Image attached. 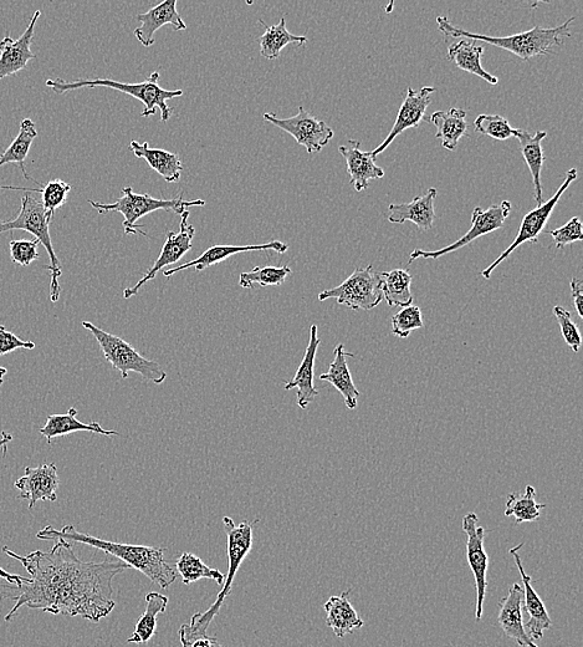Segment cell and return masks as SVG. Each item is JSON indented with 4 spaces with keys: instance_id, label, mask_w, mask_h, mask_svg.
<instances>
[{
    "instance_id": "6da1fadb",
    "label": "cell",
    "mask_w": 583,
    "mask_h": 647,
    "mask_svg": "<svg viewBox=\"0 0 583 647\" xmlns=\"http://www.w3.org/2000/svg\"><path fill=\"white\" fill-rule=\"evenodd\" d=\"M54 542L49 552L35 550L28 555L3 547V552L22 563L29 573L20 587L0 584V598L15 601L5 615L7 623L23 606L53 615L80 616L91 623H99L114 611L112 582L130 569L129 565L109 558L99 563L83 562L76 557L73 544L64 539Z\"/></svg>"
},
{
    "instance_id": "7a4b0ae2",
    "label": "cell",
    "mask_w": 583,
    "mask_h": 647,
    "mask_svg": "<svg viewBox=\"0 0 583 647\" xmlns=\"http://www.w3.org/2000/svg\"><path fill=\"white\" fill-rule=\"evenodd\" d=\"M40 540L64 539L69 543L90 545L92 548L102 550L107 555L119 558L121 562L129 565L146 575L151 582L168 589L177 579V570L165 558V550L161 548L145 547V545L107 542L89 534L76 531L74 526H65L61 531H56L51 526L45 527L37 534Z\"/></svg>"
},
{
    "instance_id": "3957f363",
    "label": "cell",
    "mask_w": 583,
    "mask_h": 647,
    "mask_svg": "<svg viewBox=\"0 0 583 647\" xmlns=\"http://www.w3.org/2000/svg\"><path fill=\"white\" fill-rule=\"evenodd\" d=\"M575 20V17L570 18L556 28L535 27L528 32L509 35V37H489V35L468 32V30L454 27L447 17H438L437 24L439 30L446 37L484 42L506 50L521 60L528 61L534 56L550 54L554 52V49L564 44L565 39L571 37L570 27Z\"/></svg>"
},
{
    "instance_id": "277c9868",
    "label": "cell",
    "mask_w": 583,
    "mask_h": 647,
    "mask_svg": "<svg viewBox=\"0 0 583 647\" xmlns=\"http://www.w3.org/2000/svg\"><path fill=\"white\" fill-rule=\"evenodd\" d=\"M259 519H255L253 523L243 521L242 523H234L230 517L223 518V526L225 533L228 537V573L225 574L222 592L218 594L217 600L206 611L197 613L192 616L191 624H184L180 629V640L187 641L199 638V636L207 635L209 625L221 611L225 599L228 598L232 592L234 578L237 575L240 565L247 558L253 547V529Z\"/></svg>"
},
{
    "instance_id": "5b68a950",
    "label": "cell",
    "mask_w": 583,
    "mask_h": 647,
    "mask_svg": "<svg viewBox=\"0 0 583 647\" xmlns=\"http://www.w3.org/2000/svg\"><path fill=\"white\" fill-rule=\"evenodd\" d=\"M158 80H160V73L155 71L145 81L138 84L121 83V81L112 79H80L75 81L49 79L46 80V86L59 95L84 88H109L120 91V93L140 100L145 105L141 116L150 117L156 115V109L158 108L161 110L162 120L167 122L173 114V109L168 105L167 101L181 98L183 91L163 89L158 84Z\"/></svg>"
},
{
    "instance_id": "8992f818",
    "label": "cell",
    "mask_w": 583,
    "mask_h": 647,
    "mask_svg": "<svg viewBox=\"0 0 583 647\" xmlns=\"http://www.w3.org/2000/svg\"><path fill=\"white\" fill-rule=\"evenodd\" d=\"M124 196L116 200L114 203H100L89 201L90 205L101 215L109 212L121 213L125 221L122 223L126 236H147L143 231V226L137 224L138 219L150 215V213L157 211H167L182 215L184 211H188L191 207L206 206L204 200H183V195L173 198V200H160V198H153L148 193L145 195H138L132 190V187L122 188Z\"/></svg>"
},
{
    "instance_id": "52a82bcc",
    "label": "cell",
    "mask_w": 583,
    "mask_h": 647,
    "mask_svg": "<svg viewBox=\"0 0 583 647\" xmlns=\"http://www.w3.org/2000/svg\"><path fill=\"white\" fill-rule=\"evenodd\" d=\"M53 221L48 213L44 210L42 200L35 197L33 192H27L22 198V207L17 218L4 221L0 219V234L9 231H25L32 233L43 244L46 253H48L50 264L46 267L50 270V300L53 303L58 302L60 298L59 278L63 274V268L58 256L54 251L53 242L50 237V222Z\"/></svg>"
},
{
    "instance_id": "ba28073f",
    "label": "cell",
    "mask_w": 583,
    "mask_h": 647,
    "mask_svg": "<svg viewBox=\"0 0 583 647\" xmlns=\"http://www.w3.org/2000/svg\"><path fill=\"white\" fill-rule=\"evenodd\" d=\"M86 330L95 336L105 359L119 370L122 379L129 378L130 373H137L153 384L161 385L167 379V373L156 361L148 360L138 353L131 344L114 334L107 333L90 322H83Z\"/></svg>"
},
{
    "instance_id": "9c48e42d",
    "label": "cell",
    "mask_w": 583,
    "mask_h": 647,
    "mask_svg": "<svg viewBox=\"0 0 583 647\" xmlns=\"http://www.w3.org/2000/svg\"><path fill=\"white\" fill-rule=\"evenodd\" d=\"M336 299L341 305L352 310H372L383 300L380 272L372 266L357 268L339 287L324 290L319 294L320 302Z\"/></svg>"
},
{
    "instance_id": "30bf717a",
    "label": "cell",
    "mask_w": 583,
    "mask_h": 647,
    "mask_svg": "<svg viewBox=\"0 0 583 647\" xmlns=\"http://www.w3.org/2000/svg\"><path fill=\"white\" fill-rule=\"evenodd\" d=\"M513 205L510 201H503L499 205H493L488 210H483L482 207H477L472 213V227L464 234L462 238L457 239L448 247L436 249V251H423V249H414L409 256L408 264H412L416 259H439L446 254L459 251L464 247L469 246L479 237L487 236L489 233L498 231L503 228L506 218L510 216Z\"/></svg>"
},
{
    "instance_id": "8fae6325",
    "label": "cell",
    "mask_w": 583,
    "mask_h": 647,
    "mask_svg": "<svg viewBox=\"0 0 583 647\" xmlns=\"http://www.w3.org/2000/svg\"><path fill=\"white\" fill-rule=\"evenodd\" d=\"M577 177H579V172H577L576 168H571V170L566 173L565 181L562 183L555 195L552 196L549 201L542 203L540 207L535 208V210L529 212L528 215L523 218V221H521L520 224L518 236H516L514 242L511 243L508 249H505L498 259H495L487 269L483 270L482 277L484 279H490L495 268L498 267L500 263H503L505 259H508L510 254L513 253L515 249H518L521 244L539 242V236L542 231H544L547 222H549L551 213L554 212L562 195H564L567 188L577 180Z\"/></svg>"
},
{
    "instance_id": "7c38bea8",
    "label": "cell",
    "mask_w": 583,
    "mask_h": 647,
    "mask_svg": "<svg viewBox=\"0 0 583 647\" xmlns=\"http://www.w3.org/2000/svg\"><path fill=\"white\" fill-rule=\"evenodd\" d=\"M298 110V114L289 119H280L274 112H267L263 116L264 121L288 132L299 145L305 147L308 154H317L334 139L335 132L325 121L311 115L303 106H299Z\"/></svg>"
},
{
    "instance_id": "4fadbf2b",
    "label": "cell",
    "mask_w": 583,
    "mask_h": 647,
    "mask_svg": "<svg viewBox=\"0 0 583 647\" xmlns=\"http://www.w3.org/2000/svg\"><path fill=\"white\" fill-rule=\"evenodd\" d=\"M463 531L468 536L467 558L477 587V608L475 618L482 620L485 595L488 588L489 555L484 547L485 528L479 526V518L475 513H468L463 518Z\"/></svg>"
},
{
    "instance_id": "5bb4252c",
    "label": "cell",
    "mask_w": 583,
    "mask_h": 647,
    "mask_svg": "<svg viewBox=\"0 0 583 647\" xmlns=\"http://www.w3.org/2000/svg\"><path fill=\"white\" fill-rule=\"evenodd\" d=\"M188 218L189 211H184L181 215L180 232H168L160 257L156 259L155 264H153L152 268L143 275L142 279H140V282H138L135 287L126 288L124 290L125 299L135 297V295L140 292L143 285L156 278L158 272H161L162 269H165L168 266H172V264L180 262L181 259L191 251L196 229H194L192 224L188 223Z\"/></svg>"
},
{
    "instance_id": "9a60e30c",
    "label": "cell",
    "mask_w": 583,
    "mask_h": 647,
    "mask_svg": "<svg viewBox=\"0 0 583 647\" xmlns=\"http://www.w3.org/2000/svg\"><path fill=\"white\" fill-rule=\"evenodd\" d=\"M433 93H436V89L433 86H424V88L418 91L412 88L407 89V96L403 101L400 112H398L395 125H393L386 140L376 150L372 151L373 156L377 157L382 154L402 132L408 129H417L423 121L424 115H426L428 106L432 103L431 96Z\"/></svg>"
},
{
    "instance_id": "2e32d148",
    "label": "cell",
    "mask_w": 583,
    "mask_h": 647,
    "mask_svg": "<svg viewBox=\"0 0 583 647\" xmlns=\"http://www.w3.org/2000/svg\"><path fill=\"white\" fill-rule=\"evenodd\" d=\"M60 480L58 467L55 463H46L38 468H25V475L15 481V488L19 489V498L28 499L29 509H33L40 501L55 502L58 499Z\"/></svg>"
},
{
    "instance_id": "e0dca14e",
    "label": "cell",
    "mask_w": 583,
    "mask_h": 647,
    "mask_svg": "<svg viewBox=\"0 0 583 647\" xmlns=\"http://www.w3.org/2000/svg\"><path fill=\"white\" fill-rule=\"evenodd\" d=\"M40 17L42 12L37 10L22 37L19 39L5 37L0 42V80L18 74L19 71L27 68L30 60L37 58V55L32 52V44L35 25Z\"/></svg>"
},
{
    "instance_id": "ac0fdd59",
    "label": "cell",
    "mask_w": 583,
    "mask_h": 647,
    "mask_svg": "<svg viewBox=\"0 0 583 647\" xmlns=\"http://www.w3.org/2000/svg\"><path fill=\"white\" fill-rule=\"evenodd\" d=\"M524 590L511 585L509 594L500 600L498 623L504 634L521 647H539L530 639L523 621Z\"/></svg>"
},
{
    "instance_id": "d6986e66",
    "label": "cell",
    "mask_w": 583,
    "mask_h": 647,
    "mask_svg": "<svg viewBox=\"0 0 583 647\" xmlns=\"http://www.w3.org/2000/svg\"><path fill=\"white\" fill-rule=\"evenodd\" d=\"M339 151L346 161L347 173L356 192L367 190L372 180L385 177L386 172L376 165V157L372 155V151H362L359 141L349 140L346 145L339 147Z\"/></svg>"
},
{
    "instance_id": "ffe728a7",
    "label": "cell",
    "mask_w": 583,
    "mask_h": 647,
    "mask_svg": "<svg viewBox=\"0 0 583 647\" xmlns=\"http://www.w3.org/2000/svg\"><path fill=\"white\" fill-rule=\"evenodd\" d=\"M137 20L141 25L135 29L134 34L145 48L156 43L155 33L165 25H171L176 32L187 29V24L178 13L177 0H165L147 13L138 14Z\"/></svg>"
},
{
    "instance_id": "44dd1931",
    "label": "cell",
    "mask_w": 583,
    "mask_h": 647,
    "mask_svg": "<svg viewBox=\"0 0 583 647\" xmlns=\"http://www.w3.org/2000/svg\"><path fill=\"white\" fill-rule=\"evenodd\" d=\"M289 246L286 243L280 241H273L265 244H249V246H213L208 248L206 252L194 259V261L184 263L182 266L176 268H171L165 270L163 275L166 278H171L172 275H175L178 272L186 269H194L197 272H202V270L207 269L216 264L227 261L229 257L235 256V254L245 253V252H255V251H274L279 254H284L288 252Z\"/></svg>"
},
{
    "instance_id": "7402d4cb",
    "label": "cell",
    "mask_w": 583,
    "mask_h": 647,
    "mask_svg": "<svg viewBox=\"0 0 583 647\" xmlns=\"http://www.w3.org/2000/svg\"><path fill=\"white\" fill-rule=\"evenodd\" d=\"M523 545L520 544L518 547L511 548L510 554L513 555L516 567H518L521 579H523L524 608L526 613L530 615L528 623L524 625L525 629H528L531 640H540L545 631L551 629L552 620L549 613H547L544 601L541 600L540 595L536 593L533 584H531V577L524 570V565L519 555V550Z\"/></svg>"
},
{
    "instance_id": "603a6c76",
    "label": "cell",
    "mask_w": 583,
    "mask_h": 647,
    "mask_svg": "<svg viewBox=\"0 0 583 647\" xmlns=\"http://www.w3.org/2000/svg\"><path fill=\"white\" fill-rule=\"evenodd\" d=\"M320 344L319 329H317V325H313L310 328V340L304 359L301 361L293 380L285 385L286 391L298 389V405L303 410L308 409L315 397L319 396V391L316 390L314 385V371L317 349H319Z\"/></svg>"
},
{
    "instance_id": "cb8c5ba5",
    "label": "cell",
    "mask_w": 583,
    "mask_h": 647,
    "mask_svg": "<svg viewBox=\"0 0 583 647\" xmlns=\"http://www.w3.org/2000/svg\"><path fill=\"white\" fill-rule=\"evenodd\" d=\"M437 196V188H431L426 195L413 198L412 202L402 203V205L393 203L388 207V221L396 224L412 222L421 231H429L433 227L434 219H436L434 201H436Z\"/></svg>"
},
{
    "instance_id": "d4e9b609",
    "label": "cell",
    "mask_w": 583,
    "mask_h": 647,
    "mask_svg": "<svg viewBox=\"0 0 583 647\" xmlns=\"http://www.w3.org/2000/svg\"><path fill=\"white\" fill-rule=\"evenodd\" d=\"M130 151L137 159L145 160L153 171H156L167 183L180 182L183 163L180 156L173 152L153 149L148 142L131 141Z\"/></svg>"
},
{
    "instance_id": "484cf974",
    "label": "cell",
    "mask_w": 583,
    "mask_h": 647,
    "mask_svg": "<svg viewBox=\"0 0 583 647\" xmlns=\"http://www.w3.org/2000/svg\"><path fill=\"white\" fill-rule=\"evenodd\" d=\"M350 593L351 590H347V592L341 595L331 596L324 605L326 624L334 631V634L339 639L345 638L346 635L361 629L363 624H365L361 616L357 614L354 606L350 603Z\"/></svg>"
},
{
    "instance_id": "4316f807",
    "label": "cell",
    "mask_w": 583,
    "mask_h": 647,
    "mask_svg": "<svg viewBox=\"0 0 583 647\" xmlns=\"http://www.w3.org/2000/svg\"><path fill=\"white\" fill-rule=\"evenodd\" d=\"M349 356L350 358H354V355L346 353L344 345H337L335 348V359L330 364L329 371L326 374L320 375V380L330 382L344 396L347 409L355 410L357 400H359L361 394L357 390L354 380H352L349 364H347V358Z\"/></svg>"
},
{
    "instance_id": "83f0119b",
    "label": "cell",
    "mask_w": 583,
    "mask_h": 647,
    "mask_svg": "<svg viewBox=\"0 0 583 647\" xmlns=\"http://www.w3.org/2000/svg\"><path fill=\"white\" fill-rule=\"evenodd\" d=\"M515 137L520 142L521 154H523L531 177H533L534 196L538 207H540L544 203V197H542L541 171L546 160L541 144L546 139L547 132L538 131L535 135H531L526 130L516 129Z\"/></svg>"
},
{
    "instance_id": "f1b7e54d",
    "label": "cell",
    "mask_w": 583,
    "mask_h": 647,
    "mask_svg": "<svg viewBox=\"0 0 583 647\" xmlns=\"http://www.w3.org/2000/svg\"><path fill=\"white\" fill-rule=\"evenodd\" d=\"M431 124L437 127L436 137L441 140L443 149L454 151L460 139L467 135V111L452 108L448 111H436L429 116Z\"/></svg>"
},
{
    "instance_id": "f546056e",
    "label": "cell",
    "mask_w": 583,
    "mask_h": 647,
    "mask_svg": "<svg viewBox=\"0 0 583 647\" xmlns=\"http://www.w3.org/2000/svg\"><path fill=\"white\" fill-rule=\"evenodd\" d=\"M78 416V410L75 407L69 409L68 414L64 415H50L43 429H40V435H43L48 441L49 445L53 438L70 435L74 432H91L97 433V435H104L106 437L120 436L119 432L112 430H105L99 422H90V424H84L76 419Z\"/></svg>"
},
{
    "instance_id": "4dcf8cb0",
    "label": "cell",
    "mask_w": 583,
    "mask_h": 647,
    "mask_svg": "<svg viewBox=\"0 0 583 647\" xmlns=\"http://www.w3.org/2000/svg\"><path fill=\"white\" fill-rule=\"evenodd\" d=\"M485 49L479 47L477 42L468 39H460L459 42L453 43L448 49V58L453 61L459 69L467 71V73L477 75L480 79L487 81L492 85H498L499 79L496 76L489 74L484 70L482 65V58Z\"/></svg>"
},
{
    "instance_id": "1f68e13d",
    "label": "cell",
    "mask_w": 583,
    "mask_h": 647,
    "mask_svg": "<svg viewBox=\"0 0 583 647\" xmlns=\"http://www.w3.org/2000/svg\"><path fill=\"white\" fill-rule=\"evenodd\" d=\"M38 131L37 126H35L34 121L30 119H24L20 122L19 134L13 140L12 144L4 151V154L0 156V167L8 165V163H15L22 171L23 176L27 180L33 181L35 185L42 187V183L35 181L32 176H29L27 170H25L24 162L27 160L30 149L35 139H37Z\"/></svg>"
},
{
    "instance_id": "d6a6232c",
    "label": "cell",
    "mask_w": 583,
    "mask_h": 647,
    "mask_svg": "<svg viewBox=\"0 0 583 647\" xmlns=\"http://www.w3.org/2000/svg\"><path fill=\"white\" fill-rule=\"evenodd\" d=\"M383 300L390 307L407 308L413 304L411 292L412 275L404 269H393L391 272H380Z\"/></svg>"
},
{
    "instance_id": "836d02e7",
    "label": "cell",
    "mask_w": 583,
    "mask_h": 647,
    "mask_svg": "<svg viewBox=\"0 0 583 647\" xmlns=\"http://www.w3.org/2000/svg\"><path fill=\"white\" fill-rule=\"evenodd\" d=\"M260 24L265 27L264 34L259 38L260 54L267 60L278 59L281 50L288 47L289 44L304 45L308 42V38L304 35H294L289 32L286 28L285 18H281L279 24L271 25V27L263 20H260Z\"/></svg>"
},
{
    "instance_id": "e575fe53",
    "label": "cell",
    "mask_w": 583,
    "mask_h": 647,
    "mask_svg": "<svg viewBox=\"0 0 583 647\" xmlns=\"http://www.w3.org/2000/svg\"><path fill=\"white\" fill-rule=\"evenodd\" d=\"M168 598L157 592L146 596V610L136 624L134 634L127 639L129 644H146L156 634L158 615L166 613Z\"/></svg>"
},
{
    "instance_id": "d590c367",
    "label": "cell",
    "mask_w": 583,
    "mask_h": 647,
    "mask_svg": "<svg viewBox=\"0 0 583 647\" xmlns=\"http://www.w3.org/2000/svg\"><path fill=\"white\" fill-rule=\"evenodd\" d=\"M542 508H546V504L536 503L535 488L528 486L523 494H509L505 506V516L514 517L516 524L534 522L540 518Z\"/></svg>"
},
{
    "instance_id": "8d00e7d4",
    "label": "cell",
    "mask_w": 583,
    "mask_h": 647,
    "mask_svg": "<svg viewBox=\"0 0 583 647\" xmlns=\"http://www.w3.org/2000/svg\"><path fill=\"white\" fill-rule=\"evenodd\" d=\"M177 574L182 577L183 584L189 585L201 579L214 580L218 585H223L225 574L217 569L208 567L203 560L192 553H183L176 562Z\"/></svg>"
},
{
    "instance_id": "74e56055",
    "label": "cell",
    "mask_w": 583,
    "mask_h": 647,
    "mask_svg": "<svg viewBox=\"0 0 583 647\" xmlns=\"http://www.w3.org/2000/svg\"><path fill=\"white\" fill-rule=\"evenodd\" d=\"M293 273L289 266L284 267H255L250 272L240 274L239 285L244 289L253 288L255 284L260 287H274L285 283L286 278Z\"/></svg>"
},
{
    "instance_id": "f35d334b",
    "label": "cell",
    "mask_w": 583,
    "mask_h": 647,
    "mask_svg": "<svg viewBox=\"0 0 583 647\" xmlns=\"http://www.w3.org/2000/svg\"><path fill=\"white\" fill-rule=\"evenodd\" d=\"M73 187L68 182L63 180H51L46 182L45 185L39 188V193L42 195L44 210L51 218H54L55 212L63 207L68 202L69 193Z\"/></svg>"
},
{
    "instance_id": "ab89813d",
    "label": "cell",
    "mask_w": 583,
    "mask_h": 647,
    "mask_svg": "<svg viewBox=\"0 0 583 647\" xmlns=\"http://www.w3.org/2000/svg\"><path fill=\"white\" fill-rule=\"evenodd\" d=\"M474 129L480 135H487L494 140L505 141L516 135L508 119L499 115H479L474 121Z\"/></svg>"
},
{
    "instance_id": "60d3db41",
    "label": "cell",
    "mask_w": 583,
    "mask_h": 647,
    "mask_svg": "<svg viewBox=\"0 0 583 647\" xmlns=\"http://www.w3.org/2000/svg\"><path fill=\"white\" fill-rule=\"evenodd\" d=\"M424 326L421 308L409 305L392 317V333L401 339H407L412 331L422 329Z\"/></svg>"
},
{
    "instance_id": "b9f144b4",
    "label": "cell",
    "mask_w": 583,
    "mask_h": 647,
    "mask_svg": "<svg viewBox=\"0 0 583 647\" xmlns=\"http://www.w3.org/2000/svg\"><path fill=\"white\" fill-rule=\"evenodd\" d=\"M554 314L559 322L562 338L566 341V344L570 346L572 351L579 353L582 345V336L579 330V326L575 322H572V317L570 312H567L565 308L556 305L554 308Z\"/></svg>"
},
{
    "instance_id": "7bdbcfd3",
    "label": "cell",
    "mask_w": 583,
    "mask_h": 647,
    "mask_svg": "<svg viewBox=\"0 0 583 647\" xmlns=\"http://www.w3.org/2000/svg\"><path fill=\"white\" fill-rule=\"evenodd\" d=\"M38 239L28 241V239H13L9 243L10 256L12 262L18 266L29 267L30 264L39 259Z\"/></svg>"
},
{
    "instance_id": "ee69618b",
    "label": "cell",
    "mask_w": 583,
    "mask_h": 647,
    "mask_svg": "<svg viewBox=\"0 0 583 647\" xmlns=\"http://www.w3.org/2000/svg\"><path fill=\"white\" fill-rule=\"evenodd\" d=\"M582 222L579 217L571 218L569 222L560 228L554 229L549 232L552 239H554L557 249L569 246L575 242H581L583 239Z\"/></svg>"
},
{
    "instance_id": "f6af8a7d",
    "label": "cell",
    "mask_w": 583,
    "mask_h": 647,
    "mask_svg": "<svg viewBox=\"0 0 583 647\" xmlns=\"http://www.w3.org/2000/svg\"><path fill=\"white\" fill-rule=\"evenodd\" d=\"M35 349V344L33 341H24L19 338V336L5 329V326L0 325V356L13 353L15 350Z\"/></svg>"
},
{
    "instance_id": "bcb514c9",
    "label": "cell",
    "mask_w": 583,
    "mask_h": 647,
    "mask_svg": "<svg viewBox=\"0 0 583 647\" xmlns=\"http://www.w3.org/2000/svg\"><path fill=\"white\" fill-rule=\"evenodd\" d=\"M571 294L572 302H574L576 312L579 317L583 318V285L579 278H572L571 280Z\"/></svg>"
},
{
    "instance_id": "7dc6e473",
    "label": "cell",
    "mask_w": 583,
    "mask_h": 647,
    "mask_svg": "<svg viewBox=\"0 0 583 647\" xmlns=\"http://www.w3.org/2000/svg\"><path fill=\"white\" fill-rule=\"evenodd\" d=\"M182 647H224L217 638H212V636L204 635L199 636V638L181 641Z\"/></svg>"
},
{
    "instance_id": "c3c4849f",
    "label": "cell",
    "mask_w": 583,
    "mask_h": 647,
    "mask_svg": "<svg viewBox=\"0 0 583 647\" xmlns=\"http://www.w3.org/2000/svg\"><path fill=\"white\" fill-rule=\"evenodd\" d=\"M0 579L7 580L8 584L15 585V587H20V585L28 580V578L22 577V575L5 572L3 568H0Z\"/></svg>"
},
{
    "instance_id": "681fc988",
    "label": "cell",
    "mask_w": 583,
    "mask_h": 647,
    "mask_svg": "<svg viewBox=\"0 0 583 647\" xmlns=\"http://www.w3.org/2000/svg\"><path fill=\"white\" fill-rule=\"evenodd\" d=\"M13 441V436L10 433L2 432V438H0V448H3L4 455L7 452V445L9 442Z\"/></svg>"
},
{
    "instance_id": "f907efd6",
    "label": "cell",
    "mask_w": 583,
    "mask_h": 647,
    "mask_svg": "<svg viewBox=\"0 0 583 647\" xmlns=\"http://www.w3.org/2000/svg\"><path fill=\"white\" fill-rule=\"evenodd\" d=\"M0 190H14V191L39 193V188L38 190H33V188L14 187V186H0Z\"/></svg>"
},
{
    "instance_id": "816d5d0a",
    "label": "cell",
    "mask_w": 583,
    "mask_h": 647,
    "mask_svg": "<svg viewBox=\"0 0 583 647\" xmlns=\"http://www.w3.org/2000/svg\"><path fill=\"white\" fill-rule=\"evenodd\" d=\"M7 373H8L7 369L2 368V366H0V386L3 385L4 376L7 375Z\"/></svg>"
}]
</instances>
